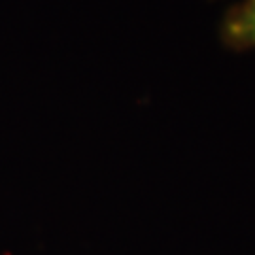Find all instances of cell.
Listing matches in <instances>:
<instances>
[{
    "mask_svg": "<svg viewBox=\"0 0 255 255\" xmlns=\"http://www.w3.org/2000/svg\"><path fill=\"white\" fill-rule=\"evenodd\" d=\"M219 38L223 46L237 53L255 49V0H240L225 11Z\"/></svg>",
    "mask_w": 255,
    "mask_h": 255,
    "instance_id": "cell-1",
    "label": "cell"
}]
</instances>
